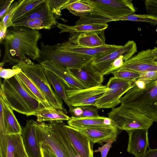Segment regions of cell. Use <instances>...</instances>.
Returning a JSON list of instances; mask_svg holds the SVG:
<instances>
[{
  "mask_svg": "<svg viewBox=\"0 0 157 157\" xmlns=\"http://www.w3.org/2000/svg\"><path fill=\"white\" fill-rule=\"evenodd\" d=\"M66 9L73 14L80 17L85 16L93 11V8L81 0H69L62 9Z\"/></svg>",
  "mask_w": 157,
  "mask_h": 157,
  "instance_id": "4dcf8cb0",
  "label": "cell"
},
{
  "mask_svg": "<svg viewBox=\"0 0 157 157\" xmlns=\"http://www.w3.org/2000/svg\"><path fill=\"white\" fill-rule=\"evenodd\" d=\"M42 157H57L45 146L40 144Z\"/></svg>",
  "mask_w": 157,
  "mask_h": 157,
  "instance_id": "7bdbcfd3",
  "label": "cell"
},
{
  "mask_svg": "<svg viewBox=\"0 0 157 157\" xmlns=\"http://www.w3.org/2000/svg\"><path fill=\"white\" fill-rule=\"evenodd\" d=\"M115 141L111 140L108 142L101 147H99L98 149L93 151V153L100 152L101 157H106L112 144Z\"/></svg>",
  "mask_w": 157,
  "mask_h": 157,
  "instance_id": "b9f144b4",
  "label": "cell"
},
{
  "mask_svg": "<svg viewBox=\"0 0 157 157\" xmlns=\"http://www.w3.org/2000/svg\"><path fill=\"white\" fill-rule=\"evenodd\" d=\"M147 129H136L126 131L129 136L127 151L136 157L144 154L149 147Z\"/></svg>",
  "mask_w": 157,
  "mask_h": 157,
  "instance_id": "2e32d148",
  "label": "cell"
},
{
  "mask_svg": "<svg viewBox=\"0 0 157 157\" xmlns=\"http://www.w3.org/2000/svg\"><path fill=\"white\" fill-rule=\"evenodd\" d=\"M70 72L87 88L101 85L104 78L91 64L88 63L80 69H68Z\"/></svg>",
  "mask_w": 157,
  "mask_h": 157,
  "instance_id": "e0dca14e",
  "label": "cell"
},
{
  "mask_svg": "<svg viewBox=\"0 0 157 157\" xmlns=\"http://www.w3.org/2000/svg\"><path fill=\"white\" fill-rule=\"evenodd\" d=\"M137 52L136 43L133 40H128L117 49L94 57L91 64L98 72L104 76L106 75L110 64L116 59L121 56H123L128 60Z\"/></svg>",
  "mask_w": 157,
  "mask_h": 157,
  "instance_id": "9c48e42d",
  "label": "cell"
},
{
  "mask_svg": "<svg viewBox=\"0 0 157 157\" xmlns=\"http://www.w3.org/2000/svg\"><path fill=\"white\" fill-rule=\"evenodd\" d=\"M67 123L69 126L77 129L88 127L115 126L109 118L100 116L88 117H76L72 116L67 121Z\"/></svg>",
  "mask_w": 157,
  "mask_h": 157,
  "instance_id": "44dd1931",
  "label": "cell"
},
{
  "mask_svg": "<svg viewBox=\"0 0 157 157\" xmlns=\"http://www.w3.org/2000/svg\"><path fill=\"white\" fill-rule=\"evenodd\" d=\"M57 23L55 17L53 16L29 20L21 23H13L10 26H23L35 30L43 29L49 30Z\"/></svg>",
  "mask_w": 157,
  "mask_h": 157,
  "instance_id": "484cf974",
  "label": "cell"
},
{
  "mask_svg": "<svg viewBox=\"0 0 157 157\" xmlns=\"http://www.w3.org/2000/svg\"><path fill=\"white\" fill-rule=\"evenodd\" d=\"M121 106L137 110L157 123V79L134 86L121 99Z\"/></svg>",
  "mask_w": 157,
  "mask_h": 157,
  "instance_id": "3957f363",
  "label": "cell"
},
{
  "mask_svg": "<svg viewBox=\"0 0 157 157\" xmlns=\"http://www.w3.org/2000/svg\"><path fill=\"white\" fill-rule=\"evenodd\" d=\"M104 30L76 33L71 36L68 41L75 45L97 47L105 44Z\"/></svg>",
  "mask_w": 157,
  "mask_h": 157,
  "instance_id": "d6986e66",
  "label": "cell"
},
{
  "mask_svg": "<svg viewBox=\"0 0 157 157\" xmlns=\"http://www.w3.org/2000/svg\"><path fill=\"white\" fill-rule=\"evenodd\" d=\"M107 90L106 85L81 90L67 89L66 94L70 105L72 107L94 105Z\"/></svg>",
  "mask_w": 157,
  "mask_h": 157,
  "instance_id": "30bf717a",
  "label": "cell"
},
{
  "mask_svg": "<svg viewBox=\"0 0 157 157\" xmlns=\"http://www.w3.org/2000/svg\"><path fill=\"white\" fill-rule=\"evenodd\" d=\"M34 115L36 116L37 121L39 123L48 121L62 123L63 121H68L71 118L63 110L53 107L45 108L42 107L36 112Z\"/></svg>",
  "mask_w": 157,
  "mask_h": 157,
  "instance_id": "7402d4cb",
  "label": "cell"
},
{
  "mask_svg": "<svg viewBox=\"0 0 157 157\" xmlns=\"http://www.w3.org/2000/svg\"><path fill=\"white\" fill-rule=\"evenodd\" d=\"M7 28L0 24V42L1 43L5 37Z\"/></svg>",
  "mask_w": 157,
  "mask_h": 157,
  "instance_id": "bcb514c9",
  "label": "cell"
},
{
  "mask_svg": "<svg viewBox=\"0 0 157 157\" xmlns=\"http://www.w3.org/2000/svg\"><path fill=\"white\" fill-rule=\"evenodd\" d=\"M45 71L47 78L54 88L55 92L64 101L69 108V112L72 114L73 107L70 105L68 100L66 92V88L64 84L57 75L51 71L45 69Z\"/></svg>",
  "mask_w": 157,
  "mask_h": 157,
  "instance_id": "f546056e",
  "label": "cell"
},
{
  "mask_svg": "<svg viewBox=\"0 0 157 157\" xmlns=\"http://www.w3.org/2000/svg\"><path fill=\"white\" fill-rule=\"evenodd\" d=\"M6 157H28L23 145L21 134L7 135Z\"/></svg>",
  "mask_w": 157,
  "mask_h": 157,
  "instance_id": "cb8c5ba5",
  "label": "cell"
},
{
  "mask_svg": "<svg viewBox=\"0 0 157 157\" xmlns=\"http://www.w3.org/2000/svg\"><path fill=\"white\" fill-rule=\"evenodd\" d=\"M138 73L140 76L138 79L150 81L157 79V71H149Z\"/></svg>",
  "mask_w": 157,
  "mask_h": 157,
  "instance_id": "60d3db41",
  "label": "cell"
},
{
  "mask_svg": "<svg viewBox=\"0 0 157 157\" xmlns=\"http://www.w3.org/2000/svg\"><path fill=\"white\" fill-rule=\"evenodd\" d=\"M37 122L27 121L21 134L25 150L28 157H42L40 146L37 134Z\"/></svg>",
  "mask_w": 157,
  "mask_h": 157,
  "instance_id": "5bb4252c",
  "label": "cell"
},
{
  "mask_svg": "<svg viewBox=\"0 0 157 157\" xmlns=\"http://www.w3.org/2000/svg\"><path fill=\"white\" fill-rule=\"evenodd\" d=\"M61 126L68 140L81 157H93V146L85 135L78 130L63 123Z\"/></svg>",
  "mask_w": 157,
  "mask_h": 157,
  "instance_id": "8fae6325",
  "label": "cell"
},
{
  "mask_svg": "<svg viewBox=\"0 0 157 157\" xmlns=\"http://www.w3.org/2000/svg\"><path fill=\"white\" fill-rule=\"evenodd\" d=\"M21 70V69H5L0 67V77L4 79L10 78L19 73Z\"/></svg>",
  "mask_w": 157,
  "mask_h": 157,
  "instance_id": "f35d334b",
  "label": "cell"
},
{
  "mask_svg": "<svg viewBox=\"0 0 157 157\" xmlns=\"http://www.w3.org/2000/svg\"><path fill=\"white\" fill-rule=\"evenodd\" d=\"M14 0H0V19H2L6 15Z\"/></svg>",
  "mask_w": 157,
  "mask_h": 157,
  "instance_id": "ab89813d",
  "label": "cell"
},
{
  "mask_svg": "<svg viewBox=\"0 0 157 157\" xmlns=\"http://www.w3.org/2000/svg\"><path fill=\"white\" fill-rule=\"evenodd\" d=\"M85 135L92 143H102L115 140L118 133L115 126L88 127L77 129Z\"/></svg>",
  "mask_w": 157,
  "mask_h": 157,
  "instance_id": "9a60e30c",
  "label": "cell"
},
{
  "mask_svg": "<svg viewBox=\"0 0 157 157\" xmlns=\"http://www.w3.org/2000/svg\"><path fill=\"white\" fill-rule=\"evenodd\" d=\"M60 44L64 49L68 51L91 56L94 58L103 53L117 49L122 46L105 44L99 47H88L75 45L68 41Z\"/></svg>",
  "mask_w": 157,
  "mask_h": 157,
  "instance_id": "ffe728a7",
  "label": "cell"
},
{
  "mask_svg": "<svg viewBox=\"0 0 157 157\" xmlns=\"http://www.w3.org/2000/svg\"><path fill=\"white\" fill-rule=\"evenodd\" d=\"M120 69H128L138 72L157 71V63L154 61L152 49H148L141 51L124 61Z\"/></svg>",
  "mask_w": 157,
  "mask_h": 157,
  "instance_id": "4fadbf2b",
  "label": "cell"
},
{
  "mask_svg": "<svg viewBox=\"0 0 157 157\" xmlns=\"http://www.w3.org/2000/svg\"><path fill=\"white\" fill-rule=\"evenodd\" d=\"M139 157H157V148L149 149L144 154Z\"/></svg>",
  "mask_w": 157,
  "mask_h": 157,
  "instance_id": "ee69618b",
  "label": "cell"
},
{
  "mask_svg": "<svg viewBox=\"0 0 157 157\" xmlns=\"http://www.w3.org/2000/svg\"><path fill=\"white\" fill-rule=\"evenodd\" d=\"M156 31L157 32V28L156 29Z\"/></svg>",
  "mask_w": 157,
  "mask_h": 157,
  "instance_id": "c3c4849f",
  "label": "cell"
},
{
  "mask_svg": "<svg viewBox=\"0 0 157 157\" xmlns=\"http://www.w3.org/2000/svg\"><path fill=\"white\" fill-rule=\"evenodd\" d=\"M45 0H23L21 4L14 12L10 19L11 24L17 20Z\"/></svg>",
  "mask_w": 157,
  "mask_h": 157,
  "instance_id": "1f68e13d",
  "label": "cell"
},
{
  "mask_svg": "<svg viewBox=\"0 0 157 157\" xmlns=\"http://www.w3.org/2000/svg\"><path fill=\"white\" fill-rule=\"evenodd\" d=\"M145 8L148 14L157 18V0H146Z\"/></svg>",
  "mask_w": 157,
  "mask_h": 157,
  "instance_id": "74e56055",
  "label": "cell"
},
{
  "mask_svg": "<svg viewBox=\"0 0 157 157\" xmlns=\"http://www.w3.org/2000/svg\"><path fill=\"white\" fill-rule=\"evenodd\" d=\"M135 81H130L116 78L109 79L107 90L94 105L98 108L113 109L121 103L122 96L135 85Z\"/></svg>",
  "mask_w": 157,
  "mask_h": 157,
  "instance_id": "ba28073f",
  "label": "cell"
},
{
  "mask_svg": "<svg viewBox=\"0 0 157 157\" xmlns=\"http://www.w3.org/2000/svg\"><path fill=\"white\" fill-rule=\"evenodd\" d=\"M41 35L38 30L25 26L8 27L4 39L5 52L0 67L6 63L17 64L27 59L26 55L33 60L38 58L40 49L38 42Z\"/></svg>",
  "mask_w": 157,
  "mask_h": 157,
  "instance_id": "6da1fadb",
  "label": "cell"
},
{
  "mask_svg": "<svg viewBox=\"0 0 157 157\" xmlns=\"http://www.w3.org/2000/svg\"><path fill=\"white\" fill-rule=\"evenodd\" d=\"M3 107L6 134H21L22 128L14 114L13 109L0 97Z\"/></svg>",
  "mask_w": 157,
  "mask_h": 157,
  "instance_id": "603a6c76",
  "label": "cell"
},
{
  "mask_svg": "<svg viewBox=\"0 0 157 157\" xmlns=\"http://www.w3.org/2000/svg\"><path fill=\"white\" fill-rule=\"evenodd\" d=\"M57 27L60 30L59 33H68L71 34V36L78 33L104 30L108 26L107 24H81L70 26L57 23Z\"/></svg>",
  "mask_w": 157,
  "mask_h": 157,
  "instance_id": "d4e9b609",
  "label": "cell"
},
{
  "mask_svg": "<svg viewBox=\"0 0 157 157\" xmlns=\"http://www.w3.org/2000/svg\"><path fill=\"white\" fill-rule=\"evenodd\" d=\"M21 69L44 95L52 107L67 112L63 107L62 99L52 89L48 81L44 67L26 59L13 66L12 69Z\"/></svg>",
  "mask_w": 157,
  "mask_h": 157,
  "instance_id": "5b68a950",
  "label": "cell"
},
{
  "mask_svg": "<svg viewBox=\"0 0 157 157\" xmlns=\"http://www.w3.org/2000/svg\"><path fill=\"white\" fill-rule=\"evenodd\" d=\"M0 97L13 110L28 117L34 115L42 107L40 101L26 89L17 75L0 82Z\"/></svg>",
  "mask_w": 157,
  "mask_h": 157,
  "instance_id": "7a4b0ae2",
  "label": "cell"
},
{
  "mask_svg": "<svg viewBox=\"0 0 157 157\" xmlns=\"http://www.w3.org/2000/svg\"><path fill=\"white\" fill-rule=\"evenodd\" d=\"M54 16L59 17L61 15V9L69 0H47Z\"/></svg>",
  "mask_w": 157,
  "mask_h": 157,
  "instance_id": "d590c367",
  "label": "cell"
},
{
  "mask_svg": "<svg viewBox=\"0 0 157 157\" xmlns=\"http://www.w3.org/2000/svg\"><path fill=\"white\" fill-rule=\"evenodd\" d=\"M40 56L35 60L39 63L51 61L58 66L65 70L80 69L86 64L91 63L94 57L68 51L60 43L52 45L40 42Z\"/></svg>",
  "mask_w": 157,
  "mask_h": 157,
  "instance_id": "277c9868",
  "label": "cell"
},
{
  "mask_svg": "<svg viewBox=\"0 0 157 157\" xmlns=\"http://www.w3.org/2000/svg\"><path fill=\"white\" fill-rule=\"evenodd\" d=\"M17 75L24 87L31 94L40 101L44 107H52L43 94L22 71Z\"/></svg>",
  "mask_w": 157,
  "mask_h": 157,
  "instance_id": "4316f807",
  "label": "cell"
},
{
  "mask_svg": "<svg viewBox=\"0 0 157 157\" xmlns=\"http://www.w3.org/2000/svg\"><path fill=\"white\" fill-rule=\"evenodd\" d=\"M53 16L54 15L48 2L47 0H45L24 16L12 23H21L29 20Z\"/></svg>",
  "mask_w": 157,
  "mask_h": 157,
  "instance_id": "83f0119b",
  "label": "cell"
},
{
  "mask_svg": "<svg viewBox=\"0 0 157 157\" xmlns=\"http://www.w3.org/2000/svg\"><path fill=\"white\" fill-rule=\"evenodd\" d=\"M111 74L116 78L130 81H136L140 76L138 72L125 69H120L112 72Z\"/></svg>",
  "mask_w": 157,
  "mask_h": 157,
  "instance_id": "836d02e7",
  "label": "cell"
},
{
  "mask_svg": "<svg viewBox=\"0 0 157 157\" xmlns=\"http://www.w3.org/2000/svg\"><path fill=\"white\" fill-rule=\"evenodd\" d=\"M152 52L154 58V61L157 63V47H154L152 49Z\"/></svg>",
  "mask_w": 157,
  "mask_h": 157,
  "instance_id": "7dc6e473",
  "label": "cell"
},
{
  "mask_svg": "<svg viewBox=\"0 0 157 157\" xmlns=\"http://www.w3.org/2000/svg\"><path fill=\"white\" fill-rule=\"evenodd\" d=\"M44 67L57 75L63 82L67 89L81 90L87 88L69 71L60 67L51 61L40 63Z\"/></svg>",
  "mask_w": 157,
  "mask_h": 157,
  "instance_id": "ac0fdd59",
  "label": "cell"
},
{
  "mask_svg": "<svg viewBox=\"0 0 157 157\" xmlns=\"http://www.w3.org/2000/svg\"><path fill=\"white\" fill-rule=\"evenodd\" d=\"M83 111L80 107H73L72 114L76 117H81L83 114Z\"/></svg>",
  "mask_w": 157,
  "mask_h": 157,
  "instance_id": "f6af8a7d",
  "label": "cell"
},
{
  "mask_svg": "<svg viewBox=\"0 0 157 157\" xmlns=\"http://www.w3.org/2000/svg\"><path fill=\"white\" fill-rule=\"evenodd\" d=\"M83 113L81 117H96L100 116L98 114V108L94 105H88L80 107Z\"/></svg>",
  "mask_w": 157,
  "mask_h": 157,
  "instance_id": "8d00e7d4",
  "label": "cell"
},
{
  "mask_svg": "<svg viewBox=\"0 0 157 157\" xmlns=\"http://www.w3.org/2000/svg\"><path fill=\"white\" fill-rule=\"evenodd\" d=\"M48 124L54 134L65 148L69 157H81L66 137L62 128L61 123L52 122Z\"/></svg>",
  "mask_w": 157,
  "mask_h": 157,
  "instance_id": "f1b7e54d",
  "label": "cell"
},
{
  "mask_svg": "<svg viewBox=\"0 0 157 157\" xmlns=\"http://www.w3.org/2000/svg\"><path fill=\"white\" fill-rule=\"evenodd\" d=\"M108 116L118 129L126 131L136 129H148L154 122L137 110L121 106L112 109L108 113Z\"/></svg>",
  "mask_w": 157,
  "mask_h": 157,
  "instance_id": "52a82bcc",
  "label": "cell"
},
{
  "mask_svg": "<svg viewBox=\"0 0 157 157\" xmlns=\"http://www.w3.org/2000/svg\"><path fill=\"white\" fill-rule=\"evenodd\" d=\"M36 128L40 145L45 146L57 157H69L65 148L54 134L48 124L37 122Z\"/></svg>",
  "mask_w": 157,
  "mask_h": 157,
  "instance_id": "7c38bea8",
  "label": "cell"
},
{
  "mask_svg": "<svg viewBox=\"0 0 157 157\" xmlns=\"http://www.w3.org/2000/svg\"><path fill=\"white\" fill-rule=\"evenodd\" d=\"M23 0H18L13 1L5 17L0 20V24L3 25L7 28L10 26L11 24L10 19L14 12L21 4Z\"/></svg>",
  "mask_w": 157,
  "mask_h": 157,
  "instance_id": "e575fe53",
  "label": "cell"
},
{
  "mask_svg": "<svg viewBox=\"0 0 157 157\" xmlns=\"http://www.w3.org/2000/svg\"><path fill=\"white\" fill-rule=\"evenodd\" d=\"M119 21H129L135 22H142L150 23L153 25H157V18L148 14H132L120 17Z\"/></svg>",
  "mask_w": 157,
  "mask_h": 157,
  "instance_id": "d6a6232c",
  "label": "cell"
},
{
  "mask_svg": "<svg viewBox=\"0 0 157 157\" xmlns=\"http://www.w3.org/2000/svg\"><path fill=\"white\" fill-rule=\"evenodd\" d=\"M81 0L93 8L92 12L80 17L83 19L123 17L134 14L137 10L131 0Z\"/></svg>",
  "mask_w": 157,
  "mask_h": 157,
  "instance_id": "8992f818",
  "label": "cell"
}]
</instances>
